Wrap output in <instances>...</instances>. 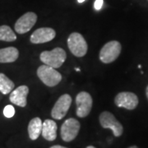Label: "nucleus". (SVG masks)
<instances>
[{
    "label": "nucleus",
    "instance_id": "obj_1",
    "mask_svg": "<svg viewBox=\"0 0 148 148\" xmlns=\"http://www.w3.org/2000/svg\"><path fill=\"white\" fill-rule=\"evenodd\" d=\"M67 54L62 48L57 47L51 51H44L40 53V58L45 65L53 69L60 68L66 60Z\"/></svg>",
    "mask_w": 148,
    "mask_h": 148
},
{
    "label": "nucleus",
    "instance_id": "obj_2",
    "mask_svg": "<svg viewBox=\"0 0 148 148\" xmlns=\"http://www.w3.org/2000/svg\"><path fill=\"white\" fill-rule=\"evenodd\" d=\"M37 76L44 84L50 87L55 86L62 80V75L56 69L45 64L38 68Z\"/></svg>",
    "mask_w": 148,
    "mask_h": 148
},
{
    "label": "nucleus",
    "instance_id": "obj_3",
    "mask_svg": "<svg viewBox=\"0 0 148 148\" xmlns=\"http://www.w3.org/2000/svg\"><path fill=\"white\" fill-rule=\"evenodd\" d=\"M121 44L117 40L106 43L100 51V60L104 64H110L115 61L121 53Z\"/></svg>",
    "mask_w": 148,
    "mask_h": 148
},
{
    "label": "nucleus",
    "instance_id": "obj_4",
    "mask_svg": "<svg viewBox=\"0 0 148 148\" xmlns=\"http://www.w3.org/2000/svg\"><path fill=\"white\" fill-rule=\"evenodd\" d=\"M68 46L76 57H83L87 52V43L80 33L73 32L68 39Z\"/></svg>",
    "mask_w": 148,
    "mask_h": 148
},
{
    "label": "nucleus",
    "instance_id": "obj_5",
    "mask_svg": "<svg viewBox=\"0 0 148 148\" xmlns=\"http://www.w3.org/2000/svg\"><path fill=\"white\" fill-rule=\"evenodd\" d=\"M100 123L104 128L111 129L115 137H120L123 132V127L122 124L116 119L113 114L109 111H104L100 115Z\"/></svg>",
    "mask_w": 148,
    "mask_h": 148
},
{
    "label": "nucleus",
    "instance_id": "obj_6",
    "mask_svg": "<svg viewBox=\"0 0 148 148\" xmlns=\"http://www.w3.org/2000/svg\"><path fill=\"white\" fill-rule=\"evenodd\" d=\"M92 98L91 95L86 91H82L77 94L76 97L77 115L79 118H85L90 114L92 108Z\"/></svg>",
    "mask_w": 148,
    "mask_h": 148
},
{
    "label": "nucleus",
    "instance_id": "obj_7",
    "mask_svg": "<svg viewBox=\"0 0 148 148\" xmlns=\"http://www.w3.org/2000/svg\"><path fill=\"white\" fill-rule=\"evenodd\" d=\"M72 104V97L69 94H64L61 95L54 104L52 111L51 116L54 119H62L66 114L68 113L69 108Z\"/></svg>",
    "mask_w": 148,
    "mask_h": 148
},
{
    "label": "nucleus",
    "instance_id": "obj_8",
    "mask_svg": "<svg viewBox=\"0 0 148 148\" xmlns=\"http://www.w3.org/2000/svg\"><path fill=\"white\" fill-rule=\"evenodd\" d=\"M80 123L73 118L68 119L61 127V138L64 142H72L77 136Z\"/></svg>",
    "mask_w": 148,
    "mask_h": 148
},
{
    "label": "nucleus",
    "instance_id": "obj_9",
    "mask_svg": "<svg viewBox=\"0 0 148 148\" xmlns=\"http://www.w3.org/2000/svg\"><path fill=\"white\" fill-rule=\"evenodd\" d=\"M36 14L32 12H28L16 21L15 23V31L18 34H25L32 30L36 23Z\"/></svg>",
    "mask_w": 148,
    "mask_h": 148
},
{
    "label": "nucleus",
    "instance_id": "obj_10",
    "mask_svg": "<svg viewBox=\"0 0 148 148\" xmlns=\"http://www.w3.org/2000/svg\"><path fill=\"white\" fill-rule=\"evenodd\" d=\"M114 103L119 108H125L127 110H134L138 105V98L136 94L132 92L124 91L116 95Z\"/></svg>",
    "mask_w": 148,
    "mask_h": 148
},
{
    "label": "nucleus",
    "instance_id": "obj_11",
    "mask_svg": "<svg viewBox=\"0 0 148 148\" xmlns=\"http://www.w3.org/2000/svg\"><path fill=\"white\" fill-rule=\"evenodd\" d=\"M56 36L55 31L49 27H42L32 33L30 41L32 44H43L51 41Z\"/></svg>",
    "mask_w": 148,
    "mask_h": 148
},
{
    "label": "nucleus",
    "instance_id": "obj_12",
    "mask_svg": "<svg viewBox=\"0 0 148 148\" xmlns=\"http://www.w3.org/2000/svg\"><path fill=\"white\" fill-rule=\"evenodd\" d=\"M29 93V88L27 86H20L15 90H12L9 100L10 101L20 107H26L27 105V95Z\"/></svg>",
    "mask_w": 148,
    "mask_h": 148
},
{
    "label": "nucleus",
    "instance_id": "obj_13",
    "mask_svg": "<svg viewBox=\"0 0 148 148\" xmlns=\"http://www.w3.org/2000/svg\"><path fill=\"white\" fill-rule=\"evenodd\" d=\"M57 124L51 119H46L43 123L42 134L43 138L47 141H54L57 138Z\"/></svg>",
    "mask_w": 148,
    "mask_h": 148
},
{
    "label": "nucleus",
    "instance_id": "obj_14",
    "mask_svg": "<svg viewBox=\"0 0 148 148\" xmlns=\"http://www.w3.org/2000/svg\"><path fill=\"white\" fill-rule=\"evenodd\" d=\"M19 57V51L15 47H7L0 49V63H13Z\"/></svg>",
    "mask_w": 148,
    "mask_h": 148
},
{
    "label": "nucleus",
    "instance_id": "obj_15",
    "mask_svg": "<svg viewBox=\"0 0 148 148\" xmlns=\"http://www.w3.org/2000/svg\"><path fill=\"white\" fill-rule=\"evenodd\" d=\"M43 123L40 118H34L28 124V134L32 140H36L42 132Z\"/></svg>",
    "mask_w": 148,
    "mask_h": 148
},
{
    "label": "nucleus",
    "instance_id": "obj_16",
    "mask_svg": "<svg viewBox=\"0 0 148 148\" xmlns=\"http://www.w3.org/2000/svg\"><path fill=\"white\" fill-rule=\"evenodd\" d=\"M15 84L5 74L0 73V92L3 95H7L12 92L14 89Z\"/></svg>",
    "mask_w": 148,
    "mask_h": 148
},
{
    "label": "nucleus",
    "instance_id": "obj_17",
    "mask_svg": "<svg viewBox=\"0 0 148 148\" xmlns=\"http://www.w3.org/2000/svg\"><path fill=\"white\" fill-rule=\"evenodd\" d=\"M16 40V36L12 28L8 26H0V40L12 42Z\"/></svg>",
    "mask_w": 148,
    "mask_h": 148
},
{
    "label": "nucleus",
    "instance_id": "obj_18",
    "mask_svg": "<svg viewBox=\"0 0 148 148\" xmlns=\"http://www.w3.org/2000/svg\"><path fill=\"white\" fill-rule=\"evenodd\" d=\"M15 114V109L14 107L11 105L8 106H6L5 108L3 109V115L6 118H12V117L14 116Z\"/></svg>",
    "mask_w": 148,
    "mask_h": 148
},
{
    "label": "nucleus",
    "instance_id": "obj_19",
    "mask_svg": "<svg viewBox=\"0 0 148 148\" xmlns=\"http://www.w3.org/2000/svg\"><path fill=\"white\" fill-rule=\"evenodd\" d=\"M103 3H104L103 0H95V5H94L95 6V10H101V8H102V6H103Z\"/></svg>",
    "mask_w": 148,
    "mask_h": 148
},
{
    "label": "nucleus",
    "instance_id": "obj_20",
    "mask_svg": "<svg viewBox=\"0 0 148 148\" xmlns=\"http://www.w3.org/2000/svg\"><path fill=\"white\" fill-rule=\"evenodd\" d=\"M50 148H67V147H63V146H59V145H55V146H53V147H51Z\"/></svg>",
    "mask_w": 148,
    "mask_h": 148
},
{
    "label": "nucleus",
    "instance_id": "obj_21",
    "mask_svg": "<svg viewBox=\"0 0 148 148\" xmlns=\"http://www.w3.org/2000/svg\"><path fill=\"white\" fill-rule=\"evenodd\" d=\"M146 94H147V97L148 99V86L147 87V90H146Z\"/></svg>",
    "mask_w": 148,
    "mask_h": 148
},
{
    "label": "nucleus",
    "instance_id": "obj_22",
    "mask_svg": "<svg viewBox=\"0 0 148 148\" xmlns=\"http://www.w3.org/2000/svg\"><path fill=\"white\" fill-rule=\"evenodd\" d=\"M84 1L85 0H77V2H78V3H83Z\"/></svg>",
    "mask_w": 148,
    "mask_h": 148
},
{
    "label": "nucleus",
    "instance_id": "obj_23",
    "mask_svg": "<svg viewBox=\"0 0 148 148\" xmlns=\"http://www.w3.org/2000/svg\"><path fill=\"white\" fill-rule=\"evenodd\" d=\"M86 148H95V147H93V146H88Z\"/></svg>",
    "mask_w": 148,
    "mask_h": 148
},
{
    "label": "nucleus",
    "instance_id": "obj_24",
    "mask_svg": "<svg viewBox=\"0 0 148 148\" xmlns=\"http://www.w3.org/2000/svg\"><path fill=\"white\" fill-rule=\"evenodd\" d=\"M128 148H138V147H136V146H132V147H130Z\"/></svg>",
    "mask_w": 148,
    "mask_h": 148
},
{
    "label": "nucleus",
    "instance_id": "obj_25",
    "mask_svg": "<svg viewBox=\"0 0 148 148\" xmlns=\"http://www.w3.org/2000/svg\"><path fill=\"white\" fill-rule=\"evenodd\" d=\"M76 71H77V72H79L80 69H76Z\"/></svg>",
    "mask_w": 148,
    "mask_h": 148
}]
</instances>
